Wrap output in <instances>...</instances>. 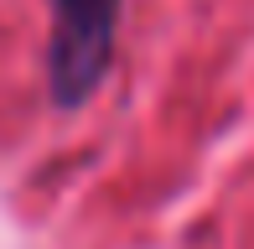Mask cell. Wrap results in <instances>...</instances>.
Listing matches in <instances>:
<instances>
[{
	"label": "cell",
	"instance_id": "6da1fadb",
	"mask_svg": "<svg viewBox=\"0 0 254 249\" xmlns=\"http://www.w3.org/2000/svg\"><path fill=\"white\" fill-rule=\"evenodd\" d=\"M125 0H47V88L52 104L78 109L94 99L120 47Z\"/></svg>",
	"mask_w": 254,
	"mask_h": 249
}]
</instances>
